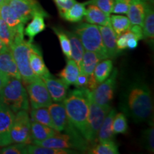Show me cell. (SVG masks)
I'll use <instances>...</instances> for the list:
<instances>
[{
    "instance_id": "1",
    "label": "cell",
    "mask_w": 154,
    "mask_h": 154,
    "mask_svg": "<svg viewBox=\"0 0 154 154\" xmlns=\"http://www.w3.org/2000/svg\"><path fill=\"white\" fill-rule=\"evenodd\" d=\"M89 90L76 88L63 101L69 121L86 140L89 111Z\"/></svg>"
},
{
    "instance_id": "2",
    "label": "cell",
    "mask_w": 154,
    "mask_h": 154,
    "mask_svg": "<svg viewBox=\"0 0 154 154\" xmlns=\"http://www.w3.org/2000/svg\"><path fill=\"white\" fill-rule=\"evenodd\" d=\"M126 111L136 122L151 119L153 111V100L149 88L143 83L133 84L126 94Z\"/></svg>"
},
{
    "instance_id": "3",
    "label": "cell",
    "mask_w": 154,
    "mask_h": 154,
    "mask_svg": "<svg viewBox=\"0 0 154 154\" xmlns=\"http://www.w3.org/2000/svg\"><path fill=\"white\" fill-rule=\"evenodd\" d=\"M0 103L7 106L14 113L29 110L28 94L22 80L9 79L0 92Z\"/></svg>"
},
{
    "instance_id": "4",
    "label": "cell",
    "mask_w": 154,
    "mask_h": 154,
    "mask_svg": "<svg viewBox=\"0 0 154 154\" xmlns=\"http://www.w3.org/2000/svg\"><path fill=\"white\" fill-rule=\"evenodd\" d=\"M74 33L79 36L86 51L97 54L101 59H109L103 44L99 26L89 23H81L75 27Z\"/></svg>"
},
{
    "instance_id": "5",
    "label": "cell",
    "mask_w": 154,
    "mask_h": 154,
    "mask_svg": "<svg viewBox=\"0 0 154 154\" xmlns=\"http://www.w3.org/2000/svg\"><path fill=\"white\" fill-rule=\"evenodd\" d=\"M32 42L26 41L24 38L14 42L9 49H11L15 62L17 63L21 80L24 85L39 78L34 75L29 65V54L32 49Z\"/></svg>"
},
{
    "instance_id": "6",
    "label": "cell",
    "mask_w": 154,
    "mask_h": 154,
    "mask_svg": "<svg viewBox=\"0 0 154 154\" xmlns=\"http://www.w3.org/2000/svg\"><path fill=\"white\" fill-rule=\"evenodd\" d=\"M79 131L76 129L72 134H56L41 141H33L35 145L55 149H73L84 151L88 149V142L82 135L79 134Z\"/></svg>"
},
{
    "instance_id": "7",
    "label": "cell",
    "mask_w": 154,
    "mask_h": 154,
    "mask_svg": "<svg viewBox=\"0 0 154 154\" xmlns=\"http://www.w3.org/2000/svg\"><path fill=\"white\" fill-rule=\"evenodd\" d=\"M11 138L12 143L26 145L32 143L31 119L27 111H19L15 114L11 129Z\"/></svg>"
},
{
    "instance_id": "8",
    "label": "cell",
    "mask_w": 154,
    "mask_h": 154,
    "mask_svg": "<svg viewBox=\"0 0 154 154\" xmlns=\"http://www.w3.org/2000/svg\"><path fill=\"white\" fill-rule=\"evenodd\" d=\"M110 105L101 106L96 103L89 97V111L88 116V132L86 140L94 142L97 140L98 133L102 123L111 111Z\"/></svg>"
},
{
    "instance_id": "9",
    "label": "cell",
    "mask_w": 154,
    "mask_h": 154,
    "mask_svg": "<svg viewBox=\"0 0 154 154\" xmlns=\"http://www.w3.org/2000/svg\"><path fill=\"white\" fill-rule=\"evenodd\" d=\"M111 75L104 82L100 83L95 88L89 91V97L92 101L101 106L110 105L113 99L114 91L116 84L117 69L111 72Z\"/></svg>"
},
{
    "instance_id": "10",
    "label": "cell",
    "mask_w": 154,
    "mask_h": 154,
    "mask_svg": "<svg viewBox=\"0 0 154 154\" xmlns=\"http://www.w3.org/2000/svg\"><path fill=\"white\" fill-rule=\"evenodd\" d=\"M25 86L32 109L48 107L52 103L51 96L41 78L28 83Z\"/></svg>"
},
{
    "instance_id": "11",
    "label": "cell",
    "mask_w": 154,
    "mask_h": 154,
    "mask_svg": "<svg viewBox=\"0 0 154 154\" xmlns=\"http://www.w3.org/2000/svg\"><path fill=\"white\" fill-rule=\"evenodd\" d=\"M9 5L24 24L36 13H42L47 17H49L37 0H9Z\"/></svg>"
},
{
    "instance_id": "12",
    "label": "cell",
    "mask_w": 154,
    "mask_h": 154,
    "mask_svg": "<svg viewBox=\"0 0 154 154\" xmlns=\"http://www.w3.org/2000/svg\"><path fill=\"white\" fill-rule=\"evenodd\" d=\"M15 113L9 108L0 103V146L12 143L11 129Z\"/></svg>"
},
{
    "instance_id": "13",
    "label": "cell",
    "mask_w": 154,
    "mask_h": 154,
    "mask_svg": "<svg viewBox=\"0 0 154 154\" xmlns=\"http://www.w3.org/2000/svg\"><path fill=\"white\" fill-rule=\"evenodd\" d=\"M41 79L45 84L52 101L54 102H63L68 94V84L61 79L54 78L51 74Z\"/></svg>"
},
{
    "instance_id": "14",
    "label": "cell",
    "mask_w": 154,
    "mask_h": 154,
    "mask_svg": "<svg viewBox=\"0 0 154 154\" xmlns=\"http://www.w3.org/2000/svg\"><path fill=\"white\" fill-rule=\"evenodd\" d=\"M47 108L51 115L54 129L59 133L66 131L72 124L67 116L63 102L51 103Z\"/></svg>"
},
{
    "instance_id": "15",
    "label": "cell",
    "mask_w": 154,
    "mask_h": 154,
    "mask_svg": "<svg viewBox=\"0 0 154 154\" xmlns=\"http://www.w3.org/2000/svg\"><path fill=\"white\" fill-rule=\"evenodd\" d=\"M0 74L7 79H17L21 80L17 63L9 48L0 53Z\"/></svg>"
},
{
    "instance_id": "16",
    "label": "cell",
    "mask_w": 154,
    "mask_h": 154,
    "mask_svg": "<svg viewBox=\"0 0 154 154\" xmlns=\"http://www.w3.org/2000/svg\"><path fill=\"white\" fill-rule=\"evenodd\" d=\"M0 17L14 31V36L24 34V24L11 8L9 2H6L0 7Z\"/></svg>"
},
{
    "instance_id": "17",
    "label": "cell",
    "mask_w": 154,
    "mask_h": 154,
    "mask_svg": "<svg viewBox=\"0 0 154 154\" xmlns=\"http://www.w3.org/2000/svg\"><path fill=\"white\" fill-rule=\"evenodd\" d=\"M29 65L32 72L37 77L42 78L51 74L44 63L41 49L34 44L29 54Z\"/></svg>"
},
{
    "instance_id": "18",
    "label": "cell",
    "mask_w": 154,
    "mask_h": 154,
    "mask_svg": "<svg viewBox=\"0 0 154 154\" xmlns=\"http://www.w3.org/2000/svg\"><path fill=\"white\" fill-rule=\"evenodd\" d=\"M101 34L103 44L106 49L109 58H114L120 52L116 47V38L114 31L111 24L106 26H99Z\"/></svg>"
},
{
    "instance_id": "19",
    "label": "cell",
    "mask_w": 154,
    "mask_h": 154,
    "mask_svg": "<svg viewBox=\"0 0 154 154\" xmlns=\"http://www.w3.org/2000/svg\"><path fill=\"white\" fill-rule=\"evenodd\" d=\"M88 5V8L86 9L85 15H84L86 22L96 24L97 26H106L111 24L110 15L103 12L101 9L95 5Z\"/></svg>"
},
{
    "instance_id": "20",
    "label": "cell",
    "mask_w": 154,
    "mask_h": 154,
    "mask_svg": "<svg viewBox=\"0 0 154 154\" xmlns=\"http://www.w3.org/2000/svg\"><path fill=\"white\" fill-rule=\"evenodd\" d=\"M146 2L143 0H131L128 18L131 25H138L142 27L146 12Z\"/></svg>"
},
{
    "instance_id": "21",
    "label": "cell",
    "mask_w": 154,
    "mask_h": 154,
    "mask_svg": "<svg viewBox=\"0 0 154 154\" xmlns=\"http://www.w3.org/2000/svg\"><path fill=\"white\" fill-rule=\"evenodd\" d=\"M116 113L115 109H111L102 123L101 128L98 133L97 140L99 142L111 141L115 138V133L113 128V119Z\"/></svg>"
},
{
    "instance_id": "22",
    "label": "cell",
    "mask_w": 154,
    "mask_h": 154,
    "mask_svg": "<svg viewBox=\"0 0 154 154\" xmlns=\"http://www.w3.org/2000/svg\"><path fill=\"white\" fill-rule=\"evenodd\" d=\"M44 17H47L42 13H36L32 17V21L24 29V35L28 36L30 42L33 41L34 38L45 29L46 24Z\"/></svg>"
},
{
    "instance_id": "23",
    "label": "cell",
    "mask_w": 154,
    "mask_h": 154,
    "mask_svg": "<svg viewBox=\"0 0 154 154\" xmlns=\"http://www.w3.org/2000/svg\"><path fill=\"white\" fill-rule=\"evenodd\" d=\"M54 128L41 124L36 121H31V136L32 142L41 141L58 134Z\"/></svg>"
},
{
    "instance_id": "24",
    "label": "cell",
    "mask_w": 154,
    "mask_h": 154,
    "mask_svg": "<svg viewBox=\"0 0 154 154\" xmlns=\"http://www.w3.org/2000/svg\"><path fill=\"white\" fill-rule=\"evenodd\" d=\"M79 74V67L72 59H67L66 66L58 74V76L69 86L75 85Z\"/></svg>"
},
{
    "instance_id": "25",
    "label": "cell",
    "mask_w": 154,
    "mask_h": 154,
    "mask_svg": "<svg viewBox=\"0 0 154 154\" xmlns=\"http://www.w3.org/2000/svg\"><path fill=\"white\" fill-rule=\"evenodd\" d=\"M101 60V58L95 52L89 51H84L79 66L80 73L91 76L94 74V71L97 63Z\"/></svg>"
},
{
    "instance_id": "26",
    "label": "cell",
    "mask_w": 154,
    "mask_h": 154,
    "mask_svg": "<svg viewBox=\"0 0 154 154\" xmlns=\"http://www.w3.org/2000/svg\"><path fill=\"white\" fill-rule=\"evenodd\" d=\"M68 36L71 44V52H72V59L74 60L78 66L79 67L82 61L83 55L84 54V48L81 42L80 38L74 32L65 31Z\"/></svg>"
},
{
    "instance_id": "27",
    "label": "cell",
    "mask_w": 154,
    "mask_h": 154,
    "mask_svg": "<svg viewBox=\"0 0 154 154\" xmlns=\"http://www.w3.org/2000/svg\"><path fill=\"white\" fill-rule=\"evenodd\" d=\"M113 70L112 60L109 59H103L97 63L94 71V76L98 84L104 82L110 76Z\"/></svg>"
},
{
    "instance_id": "28",
    "label": "cell",
    "mask_w": 154,
    "mask_h": 154,
    "mask_svg": "<svg viewBox=\"0 0 154 154\" xmlns=\"http://www.w3.org/2000/svg\"><path fill=\"white\" fill-rule=\"evenodd\" d=\"M142 29L143 37L153 40L154 38V11L153 5L147 2Z\"/></svg>"
},
{
    "instance_id": "29",
    "label": "cell",
    "mask_w": 154,
    "mask_h": 154,
    "mask_svg": "<svg viewBox=\"0 0 154 154\" xmlns=\"http://www.w3.org/2000/svg\"><path fill=\"white\" fill-rule=\"evenodd\" d=\"M86 12V4L76 2L63 15L61 18L70 22H79L84 17Z\"/></svg>"
},
{
    "instance_id": "30",
    "label": "cell",
    "mask_w": 154,
    "mask_h": 154,
    "mask_svg": "<svg viewBox=\"0 0 154 154\" xmlns=\"http://www.w3.org/2000/svg\"><path fill=\"white\" fill-rule=\"evenodd\" d=\"M76 153L78 152L69 149H55L35 144L27 145V153L30 154H70Z\"/></svg>"
},
{
    "instance_id": "31",
    "label": "cell",
    "mask_w": 154,
    "mask_h": 154,
    "mask_svg": "<svg viewBox=\"0 0 154 154\" xmlns=\"http://www.w3.org/2000/svg\"><path fill=\"white\" fill-rule=\"evenodd\" d=\"M31 121H36L39 124L45 125L51 128H54L51 120V115L47 107L33 109L30 113Z\"/></svg>"
},
{
    "instance_id": "32",
    "label": "cell",
    "mask_w": 154,
    "mask_h": 154,
    "mask_svg": "<svg viewBox=\"0 0 154 154\" xmlns=\"http://www.w3.org/2000/svg\"><path fill=\"white\" fill-rule=\"evenodd\" d=\"M110 22L111 27L114 31L116 36H119L123 32L129 29L131 26L128 17L123 15H111Z\"/></svg>"
},
{
    "instance_id": "33",
    "label": "cell",
    "mask_w": 154,
    "mask_h": 154,
    "mask_svg": "<svg viewBox=\"0 0 154 154\" xmlns=\"http://www.w3.org/2000/svg\"><path fill=\"white\" fill-rule=\"evenodd\" d=\"M88 153L91 154H118V146L113 140L99 142V144L88 149Z\"/></svg>"
},
{
    "instance_id": "34",
    "label": "cell",
    "mask_w": 154,
    "mask_h": 154,
    "mask_svg": "<svg viewBox=\"0 0 154 154\" xmlns=\"http://www.w3.org/2000/svg\"><path fill=\"white\" fill-rule=\"evenodd\" d=\"M54 32L57 36L59 41L60 42L61 50L63 55L66 57L67 59H72V52H71V44L69 37L64 30L60 28L52 27Z\"/></svg>"
},
{
    "instance_id": "35",
    "label": "cell",
    "mask_w": 154,
    "mask_h": 154,
    "mask_svg": "<svg viewBox=\"0 0 154 154\" xmlns=\"http://www.w3.org/2000/svg\"><path fill=\"white\" fill-rule=\"evenodd\" d=\"M14 38V32L0 17V39L6 46L10 48Z\"/></svg>"
},
{
    "instance_id": "36",
    "label": "cell",
    "mask_w": 154,
    "mask_h": 154,
    "mask_svg": "<svg viewBox=\"0 0 154 154\" xmlns=\"http://www.w3.org/2000/svg\"><path fill=\"white\" fill-rule=\"evenodd\" d=\"M113 128L115 134H126L128 132V121L124 113H116L113 119Z\"/></svg>"
},
{
    "instance_id": "37",
    "label": "cell",
    "mask_w": 154,
    "mask_h": 154,
    "mask_svg": "<svg viewBox=\"0 0 154 154\" xmlns=\"http://www.w3.org/2000/svg\"><path fill=\"white\" fill-rule=\"evenodd\" d=\"M0 153L3 154H26L27 145L24 143H16L14 145L9 144L0 150Z\"/></svg>"
},
{
    "instance_id": "38",
    "label": "cell",
    "mask_w": 154,
    "mask_h": 154,
    "mask_svg": "<svg viewBox=\"0 0 154 154\" xmlns=\"http://www.w3.org/2000/svg\"><path fill=\"white\" fill-rule=\"evenodd\" d=\"M86 5H93L99 7L103 12L110 15L112 13L113 0H88L85 2Z\"/></svg>"
},
{
    "instance_id": "39",
    "label": "cell",
    "mask_w": 154,
    "mask_h": 154,
    "mask_svg": "<svg viewBox=\"0 0 154 154\" xmlns=\"http://www.w3.org/2000/svg\"><path fill=\"white\" fill-rule=\"evenodd\" d=\"M137 38V36H136L134 32H132L131 30L128 29L126 30V32H123L122 34H121L119 36H117L116 38V47L117 49L119 51H122V50H124L126 49V44H127V41L130 38Z\"/></svg>"
},
{
    "instance_id": "40",
    "label": "cell",
    "mask_w": 154,
    "mask_h": 154,
    "mask_svg": "<svg viewBox=\"0 0 154 154\" xmlns=\"http://www.w3.org/2000/svg\"><path fill=\"white\" fill-rule=\"evenodd\" d=\"M131 0H113V14H127L130 7Z\"/></svg>"
},
{
    "instance_id": "41",
    "label": "cell",
    "mask_w": 154,
    "mask_h": 154,
    "mask_svg": "<svg viewBox=\"0 0 154 154\" xmlns=\"http://www.w3.org/2000/svg\"><path fill=\"white\" fill-rule=\"evenodd\" d=\"M144 143L146 149L148 151L153 153L154 151V128L152 126L147 130L145 131L144 133Z\"/></svg>"
},
{
    "instance_id": "42",
    "label": "cell",
    "mask_w": 154,
    "mask_h": 154,
    "mask_svg": "<svg viewBox=\"0 0 154 154\" xmlns=\"http://www.w3.org/2000/svg\"><path fill=\"white\" fill-rule=\"evenodd\" d=\"M54 2L57 5L59 14L61 17L76 3V0H66V2H61L60 0H54Z\"/></svg>"
},
{
    "instance_id": "43",
    "label": "cell",
    "mask_w": 154,
    "mask_h": 154,
    "mask_svg": "<svg viewBox=\"0 0 154 154\" xmlns=\"http://www.w3.org/2000/svg\"><path fill=\"white\" fill-rule=\"evenodd\" d=\"M138 40L136 38H130L127 41V44H126V47L130 49H136V47H138Z\"/></svg>"
},
{
    "instance_id": "44",
    "label": "cell",
    "mask_w": 154,
    "mask_h": 154,
    "mask_svg": "<svg viewBox=\"0 0 154 154\" xmlns=\"http://www.w3.org/2000/svg\"><path fill=\"white\" fill-rule=\"evenodd\" d=\"M9 80V79L6 78V77L3 76L2 75L0 74V92H1L2 89L4 87V86L5 85L6 83H7V81Z\"/></svg>"
},
{
    "instance_id": "45",
    "label": "cell",
    "mask_w": 154,
    "mask_h": 154,
    "mask_svg": "<svg viewBox=\"0 0 154 154\" xmlns=\"http://www.w3.org/2000/svg\"><path fill=\"white\" fill-rule=\"evenodd\" d=\"M7 49H8V47L5 45V43H4V42L2 41L1 39H0V53L6 51Z\"/></svg>"
},
{
    "instance_id": "46",
    "label": "cell",
    "mask_w": 154,
    "mask_h": 154,
    "mask_svg": "<svg viewBox=\"0 0 154 154\" xmlns=\"http://www.w3.org/2000/svg\"><path fill=\"white\" fill-rule=\"evenodd\" d=\"M9 0H0V7L6 2H9Z\"/></svg>"
},
{
    "instance_id": "47",
    "label": "cell",
    "mask_w": 154,
    "mask_h": 154,
    "mask_svg": "<svg viewBox=\"0 0 154 154\" xmlns=\"http://www.w3.org/2000/svg\"><path fill=\"white\" fill-rule=\"evenodd\" d=\"M144 2H146L149 3V4H151V5H153V3H154V0H143Z\"/></svg>"
},
{
    "instance_id": "48",
    "label": "cell",
    "mask_w": 154,
    "mask_h": 154,
    "mask_svg": "<svg viewBox=\"0 0 154 154\" xmlns=\"http://www.w3.org/2000/svg\"><path fill=\"white\" fill-rule=\"evenodd\" d=\"M60 1H61V2H66V0H60Z\"/></svg>"
}]
</instances>
